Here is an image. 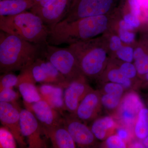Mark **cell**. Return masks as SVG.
Masks as SVG:
<instances>
[{
    "label": "cell",
    "mask_w": 148,
    "mask_h": 148,
    "mask_svg": "<svg viewBox=\"0 0 148 148\" xmlns=\"http://www.w3.org/2000/svg\"><path fill=\"white\" fill-rule=\"evenodd\" d=\"M121 11L107 15L89 16L69 22L60 21L49 30L47 42L70 45L91 39L115 29Z\"/></svg>",
    "instance_id": "1"
},
{
    "label": "cell",
    "mask_w": 148,
    "mask_h": 148,
    "mask_svg": "<svg viewBox=\"0 0 148 148\" xmlns=\"http://www.w3.org/2000/svg\"><path fill=\"white\" fill-rule=\"evenodd\" d=\"M41 45L0 32V72L21 71L29 68L39 58Z\"/></svg>",
    "instance_id": "2"
},
{
    "label": "cell",
    "mask_w": 148,
    "mask_h": 148,
    "mask_svg": "<svg viewBox=\"0 0 148 148\" xmlns=\"http://www.w3.org/2000/svg\"><path fill=\"white\" fill-rule=\"evenodd\" d=\"M86 77L95 78L103 73L109 62L108 33L91 39L69 45Z\"/></svg>",
    "instance_id": "3"
},
{
    "label": "cell",
    "mask_w": 148,
    "mask_h": 148,
    "mask_svg": "<svg viewBox=\"0 0 148 148\" xmlns=\"http://www.w3.org/2000/svg\"><path fill=\"white\" fill-rule=\"evenodd\" d=\"M0 29L36 44L41 45L48 43L49 28L39 16L31 11L0 16Z\"/></svg>",
    "instance_id": "4"
},
{
    "label": "cell",
    "mask_w": 148,
    "mask_h": 148,
    "mask_svg": "<svg viewBox=\"0 0 148 148\" xmlns=\"http://www.w3.org/2000/svg\"><path fill=\"white\" fill-rule=\"evenodd\" d=\"M123 0H72L61 21L69 22L89 16L107 15L121 10Z\"/></svg>",
    "instance_id": "5"
},
{
    "label": "cell",
    "mask_w": 148,
    "mask_h": 148,
    "mask_svg": "<svg viewBox=\"0 0 148 148\" xmlns=\"http://www.w3.org/2000/svg\"><path fill=\"white\" fill-rule=\"evenodd\" d=\"M43 55L64 76L69 84L84 76L81 71L75 56L69 47H58L47 43Z\"/></svg>",
    "instance_id": "6"
},
{
    "label": "cell",
    "mask_w": 148,
    "mask_h": 148,
    "mask_svg": "<svg viewBox=\"0 0 148 148\" xmlns=\"http://www.w3.org/2000/svg\"><path fill=\"white\" fill-rule=\"evenodd\" d=\"M20 114L21 133L27 139L29 148L47 147L43 127L34 115L27 109H20Z\"/></svg>",
    "instance_id": "7"
},
{
    "label": "cell",
    "mask_w": 148,
    "mask_h": 148,
    "mask_svg": "<svg viewBox=\"0 0 148 148\" xmlns=\"http://www.w3.org/2000/svg\"><path fill=\"white\" fill-rule=\"evenodd\" d=\"M16 103L0 102V121L4 127L11 132L21 148L26 147L20 127V109Z\"/></svg>",
    "instance_id": "8"
},
{
    "label": "cell",
    "mask_w": 148,
    "mask_h": 148,
    "mask_svg": "<svg viewBox=\"0 0 148 148\" xmlns=\"http://www.w3.org/2000/svg\"><path fill=\"white\" fill-rule=\"evenodd\" d=\"M72 1L53 0L45 6L33 7L30 10L39 16L50 30L64 19Z\"/></svg>",
    "instance_id": "9"
},
{
    "label": "cell",
    "mask_w": 148,
    "mask_h": 148,
    "mask_svg": "<svg viewBox=\"0 0 148 148\" xmlns=\"http://www.w3.org/2000/svg\"><path fill=\"white\" fill-rule=\"evenodd\" d=\"M63 124L75 144L81 147H88L94 145L96 138L90 128L73 114L64 115Z\"/></svg>",
    "instance_id": "10"
},
{
    "label": "cell",
    "mask_w": 148,
    "mask_h": 148,
    "mask_svg": "<svg viewBox=\"0 0 148 148\" xmlns=\"http://www.w3.org/2000/svg\"><path fill=\"white\" fill-rule=\"evenodd\" d=\"M24 104L26 109L34 115L43 127H52L63 123L61 113L43 99L33 103L24 101Z\"/></svg>",
    "instance_id": "11"
},
{
    "label": "cell",
    "mask_w": 148,
    "mask_h": 148,
    "mask_svg": "<svg viewBox=\"0 0 148 148\" xmlns=\"http://www.w3.org/2000/svg\"><path fill=\"white\" fill-rule=\"evenodd\" d=\"M84 76L73 81L65 88L64 101L65 109L72 114L76 111L86 95L92 90L86 82Z\"/></svg>",
    "instance_id": "12"
},
{
    "label": "cell",
    "mask_w": 148,
    "mask_h": 148,
    "mask_svg": "<svg viewBox=\"0 0 148 148\" xmlns=\"http://www.w3.org/2000/svg\"><path fill=\"white\" fill-rule=\"evenodd\" d=\"M101 103L100 94L92 90L85 96L75 113L72 114L82 121H90L98 113Z\"/></svg>",
    "instance_id": "13"
},
{
    "label": "cell",
    "mask_w": 148,
    "mask_h": 148,
    "mask_svg": "<svg viewBox=\"0 0 148 148\" xmlns=\"http://www.w3.org/2000/svg\"><path fill=\"white\" fill-rule=\"evenodd\" d=\"M119 107L121 119L126 124H131L143 108V105L139 95L131 92L125 95L121 101Z\"/></svg>",
    "instance_id": "14"
},
{
    "label": "cell",
    "mask_w": 148,
    "mask_h": 148,
    "mask_svg": "<svg viewBox=\"0 0 148 148\" xmlns=\"http://www.w3.org/2000/svg\"><path fill=\"white\" fill-rule=\"evenodd\" d=\"M18 77V81L16 86L18 87L24 101L33 103L41 100L39 90L35 86L36 82L32 75L30 66L21 71Z\"/></svg>",
    "instance_id": "15"
},
{
    "label": "cell",
    "mask_w": 148,
    "mask_h": 148,
    "mask_svg": "<svg viewBox=\"0 0 148 148\" xmlns=\"http://www.w3.org/2000/svg\"><path fill=\"white\" fill-rule=\"evenodd\" d=\"M45 135L50 139L53 148H75V143L63 123L52 127H43Z\"/></svg>",
    "instance_id": "16"
},
{
    "label": "cell",
    "mask_w": 148,
    "mask_h": 148,
    "mask_svg": "<svg viewBox=\"0 0 148 148\" xmlns=\"http://www.w3.org/2000/svg\"><path fill=\"white\" fill-rule=\"evenodd\" d=\"M62 87L55 85L45 84L39 88V92L42 99L45 100L53 108L62 114L66 110Z\"/></svg>",
    "instance_id": "17"
},
{
    "label": "cell",
    "mask_w": 148,
    "mask_h": 148,
    "mask_svg": "<svg viewBox=\"0 0 148 148\" xmlns=\"http://www.w3.org/2000/svg\"><path fill=\"white\" fill-rule=\"evenodd\" d=\"M32 0H0V16H13L31 9Z\"/></svg>",
    "instance_id": "18"
},
{
    "label": "cell",
    "mask_w": 148,
    "mask_h": 148,
    "mask_svg": "<svg viewBox=\"0 0 148 148\" xmlns=\"http://www.w3.org/2000/svg\"><path fill=\"white\" fill-rule=\"evenodd\" d=\"M46 75V83L66 88L69 85L64 76L47 59L40 58L37 59Z\"/></svg>",
    "instance_id": "19"
},
{
    "label": "cell",
    "mask_w": 148,
    "mask_h": 148,
    "mask_svg": "<svg viewBox=\"0 0 148 148\" xmlns=\"http://www.w3.org/2000/svg\"><path fill=\"white\" fill-rule=\"evenodd\" d=\"M115 124L112 118L104 116L95 120L90 128L96 139L103 140L106 138L108 131L114 127Z\"/></svg>",
    "instance_id": "20"
},
{
    "label": "cell",
    "mask_w": 148,
    "mask_h": 148,
    "mask_svg": "<svg viewBox=\"0 0 148 148\" xmlns=\"http://www.w3.org/2000/svg\"><path fill=\"white\" fill-rule=\"evenodd\" d=\"M134 61L138 74L147 75L148 73V54L140 44L134 45Z\"/></svg>",
    "instance_id": "21"
},
{
    "label": "cell",
    "mask_w": 148,
    "mask_h": 148,
    "mask_svg": "<svg viewBox=\"0 0 148 148\" xmlns=\"http://www.w3.org/2000/svg\"><path fill=\"white\" fill-rule=\"evenodd\" d=\"M135 133L136 137L144 139L148 136V110L142 109L138 114L135 123Z\"/></svg>",
    "instance_id": "22"
},
{
    "label": "cell",
    "mask_w": 148,
    "mask_h": 148,
    "mask_svg": "<svg viewBox=\"0 0 148 148\" xmlns=\"http://www.w3.org/2000/svg\"><path fill=\"white\" fill-rule=\"evenodd\" d=\"M107 78L110 82L116 83L121 85L124 88H128L132 85L131 79L127 78L123 73L118 66L110 68L106 72Z\"/></svg>",
    "instance_id": "23"
},
{
    "label": "cell",
    "mask_w": 148,
    "mask_h": 148,
    "mask_svg": "<svg viewBox=\"0 0 148 148\" xmlns=\"http://www.w3.org/2000/svg\"><path fill=\"white\" fill-rule=\"evenodd\" d=\"M15 139L11 132L6 127L0 128V145L1 148H16Z\"/></svg>",
    "instance_id": "24"
},
{
    "label": "cell",
    "mask_w": 148,
    "mask_h": 148,
    "mask_svg": "<svg viewBox=\"0 0 148 148\" xmlns=\"http://www.w3.org/2000/svg\"><path fill=\"white\" fill-rule=\"evenodd\" d=\"M108 41L109 53L114 56L116 51L124 44L116 32L115 29L108 33Z\"/></svg>",
    "instance_id": "25"
},
{
    "label": "cell",
    "mask_w": 148,
    "mask_h": 148,
    "mask_svg": "<svg viewBox=\"0 0 148 148\" xmlns=\"http://www.w3.org/2000/svg\"><path fill=\"white\" fill-rule=\"evenodd\" d=\"M134 46L123 45L114 56L123 62L132 63L134 61Z\"/></svg>",
    "instance_id": "26"
},
{
    "label": "cell",
    "mask_w": 148,
    "mask_h": 148,
    "mask_svg": "<svg viewBox=\"0 0 148 148\" xmlns=\"http://www.w3.org/2000/svg\"><path fill=\"white\" fill-rule=\"evenodd\" d=\"M121 97L113 93H105L101 97V103L106 108L113 110L119 105Z\"/></svg>",
    "instance_id": "27"
},
{
    "label": "cell",
    "mask_w": 148,
    "mask_h": 148,
    "mask_svg": "<svg viewBox=\"0 0 148 148\" xmlns=\"http://www.w3.org/2000/svg\"><path fill=\"white\" fill-rule=\"evenodd\" d=\"M115 31L124 44L134 46L136 40V34L135 32L124 30L116 27Z\"/></svg>",
    "instance_id": "28"
},
{
    "label": "cell",
    "mask_w": 148,
    "mask_h": 148,
    "mask_svg": "<svg viewBox=\"0 0 148 148\" xmlns=\"http://www.w3.org/2000/svg\"><path fill=\"white\" fill-rule=\"evenodd\" d=\"M0 81V89L1 90L6 88H12L16 86L18 77L12 72H9L1 75Z\"/></svg>",
    "instance_id": "29"
},
{
    "label": "cell",
    "mask_w": 148,
    "mask_h": 148,
    "mask_svg": "<svg viewBox=\"0 0 148 148\" xmlns=\"http://www.w3.org/2000/svg\"><path fill=\"white\" fill-rule=\"evenodd\" d=\"M32 75L36 82L46 83V75L37 60L30 66Z\"/></svg>",
    "instance_id": "30"
},
{
    "label": "cell",
    "mask_w": 148,
    "mask_h": 148,
    "mask_svg": "<svg viewBox=\"0 0 148 148\" xmlns=\"http://www.w3.org/2000/svg\"><path fill=\"white\" fill-rule=\"evenodd\" d=\"M122 62L118 66L122 73L130 79L134 78L138 74L135 64L130 62Z\"/></svg>",
    "instance_id": "31"
},
{
    "label": "cell",
    "mask_w": 148,
    "mask_h": 148,
    "mask_svg": "<svg viewBox=\"0 0 148 148\" xmlns=\"http://www.w3.org/2000/svg\"><path fill=\"white\" fill-rule=\"evenodd\" d=\"M18 97V94L12 88H6L1 90L0 102L14 103Z\"/></svg>",
    "instance_id": "32"
},
{
    "label": "cell",
    "mask_w": 148,
    "mask_h": 148,
    "mask_svg": "<svg viewBox=\"0 0 148 148\" xmlns=\"http://www.w3.org/2000/svg\"><path fill=\"white\" fill-rule=\"evenodd\" d=\"M105 144L108 148H125L126 145L123 140L117 135H112L106 139Z\"/></svg>",
    "instance_id": "33"
},
{
    "label": "cell",
    "mask_w": 148,
    "mask_h": 148,
    "mask_svg": "<svg viewBox=\"0 0 148 148\" xmlns=\"http://www.w3.org/2000/svg\"><path fill=\"white\" fill-rule=\"evenodd\" d=\"M104 92L107 93H113L122 96L124 91V87L119 84L110 82L105 85L104 86Z\"/></svg>",
    "instance_id": "34"
},
{
    "label": "cell",
    "mask_w": 148,
    "mask_h": 148,
    "mask_svg": "<svg viewBox=\"0 0 148 148\" xmlns=\"http://www.w3.org/2000/svg\"><path fill=\"white\" fill-rule=\"evenodd\" d=\"M124 13L125 14L122 15V18L125 22L131 25L135 29L140 27L141 24V21L140 17L130 12Z\"/></svg>",
    "instance_id": "35"
},
{
    "label": "cell",
    "mask_w": 148,
    "mask_h": 148,
    "mask_svg": "<svg viewBox=\"0 0 148 148\" xmlns=\"http://www.w3.org/2000/svg\"><path fill=\"white\" fill-rule=\"evenodd\" d=\"M34 4L33 7H42L47 5L53 0H32Z\"/></svg>",
    "instance_id": "36"
},
{
    "label": "cell",
    "mask_w": 148,
    "mask_h": 148,
    "mask_svg": "<svg viewBox=\"0 0 148 148\" xmlns=\"http://www.w3.org/2000/svg\"><path fill=\"white\" fill-rule=\"evenodd\" d=\"M117 135L119 136L122 140H127L128 137V133L127 130L123 128H120L117 130Z\"/></svg>",
    "instance_id": "37"
},
{
    "label": "cell",
    "mask_w": 148,
    "mask_h": 148,
    "mask_svg": "<svg viewBox=\"0 0 148 148\" xmlns=\"http://www.w3.org/2000/svg\"><path fill=\"white\" fill-rule=\"evenodd\" d=\"M138 1L141 6L142 13H145L147 12L148 11V0H138Z\"/></svg>",
    "instance_id": "38"
},
{
    "label": "cell",
    "mask_w": 148,
    "mask_h": 148,
    "mask_svg": "<svg viewBox=\"0 0 148 148\" xmlns=\"http://www.w3.org/2000/svg\"><path fill=\"white\" fill-rule=\"evenodd\" d=\"M130 147L134 148H145V147H144L143 144L138 143H133V144H132Z\"/></svg>",
    "instance_id": "39"
},
{
    "label": "cell",
    "mask_w": 148,
    "mask_h": 148,
    "mask_svg": "<svg viewBox=\"0 0 148 148\" xmlns=\"http://www.w3.org/2000/svg\"><path fill=\"white\" fill-rule=\"evenodd\" d=\"M143 145L145 148H148V136L144 139Z\"/></svg>",
    "instance_id": "40"
},
{
    "label": "cell",
    "mask_w": 148,
    "mask_h": 148,
    "mask_svg": "<svg viewBox=\"0 0 148 148\" xmlns=\"http://www.w3.org/2000/svg\"><path fill=\"white\" fill-rule=\"evenodd\" d=\"M144 15H145V19H146V21L148 22V11L145 13H144Z\"/></svg>",
    "instance_id": "41"
},
{
    "label": "cell",
    "mask_w": 148,
    "mask_h": 148,
    "mask_svg": "<svg viewBox=\"0 0 148 148\" xmlns=\"http://www.w3.org/2000/svg\"><path fill=\"white\" fill-rule=\"evenodd\" d=\"M146 78L147 80L148 81V73L146 75Z\"/></svg>",
    "instance_id": "42"
},
{
    "label": "cell",
    "mask_w": 148,
    "mask_h": 148,
    "mask_svg": "<svg viewBox=\"0 0 148 148\" xmlns=\"http://www.w3.org/2000/svg\"></svg>",
    "instance_id": "43"
}]
</instances>
